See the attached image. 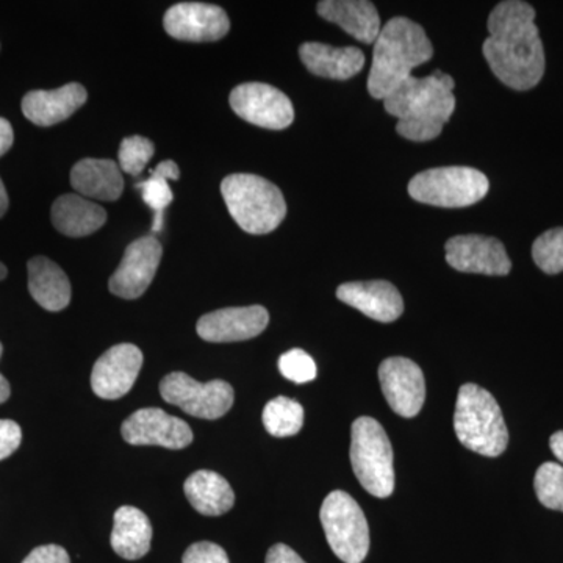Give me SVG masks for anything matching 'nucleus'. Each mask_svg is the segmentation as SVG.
<instances>
[{
	"instance_id": "obj_2",
	"label": "nucleus",
	"mask_w": 563,
	"mask_h": 563,
	"mask_svg": "<svg viewBox=\"0 0 563 563\" xmlns=\"http://www.w3.org/2000/svg\"><path fill=\"white\" fill-rule=\"evenodd\" d=\"M454 79L442 70L413 77L384 99L385 111L398 118L396 132L402 139L422 143L437 139L455 110Z\"/></svg>"
},
{
	"instance_id": "obj_34",
	"label": "nucleus",
	"mask_w": 563,
	"mask_h": 563,
	"mask_svg": "<svg viewBox=\"0 0 563 563\" xmlns=\"http://www.w3.org/2000/svg\"><path fill=\"white\" fill-rule=\"evenodd\" d=\"M21 426L11 420H0V461L10 457L21 446Z\"/></svg>"
},
{
	"instance_id": "obj_12",
	"label": "nucleus",
	"mask_w": 563,
	"mask_h": 563,
	"mask_svg": "<svg viewBox=\"0 0 563 563\" xmlns=\"http://www.w3.org/2000/svg\"><path fill=\"white\" fill-rule=\"evenodd\" d=\"M122 439L133 446H162L166 450H184L192 442L190 426L180 418L172 417L157 407L132 413L121 426Z\"/></svg>"
},
{
	"instance_id": "obj_15",
	"label": "nucleus",
	"mask_w": 563,
	"mask_h": 563,
	"mask_svg": "<svg viewBox=\"0 0 563 563\" xmlns=\"http://www.w3.org/2000/svg\"><path fill=\"white\" fill-rule=\"evenodd\" d=\"M379 379L393 412L402 418H413L421 412L426 383L417 363L406 357L387 358L380 363Z\"/></svg>"
},
{
	"instance_id": "obj_7",
	"label": "nucleus",
	"mask_w": 563,
	"mask_h": 563,
	"mask_svg": "<svg viewBox=\"0 0 563 563\" xmlns=\"http://www.w3.org/2000/svg\"><path fill=\"white\" fill-rule=\"evenodd\" d=\"M490 190L484 173L468 166H446L417 174L409 184V195L418 202L443 209H461L483 201Z\"/></svg>"
},
{
	"instance_id": "obj_41",
	"label": "nucleus",
	"mask_w": 563,
	"mask_h": 563,
	"mask_svg": "<svg viewBox=\"0 0 563 563\" xmlns=\"http://www.w3.org/2000/svg\"><path fill=\"white\" fill-rule=\"evenodd\" d=\"M7 274H9V269H7V266L3 265L2 262H0V280L5 279Z\"/></svg>"
},
{
	"instance_id": "obj_22",
	"label": "nucleus",
	"mask_w": 563,
	"mask_h": 563,
	"mask_svg": "<svg viewBox=\"0 0 563 563\" xmlns=\"http://www.w3.org/2000/svg\"><path fill=\"white\" fill-rule=\"evenodd\" d=\"M299 57L314 76L333 80L351 79L365 65V55L357 47H332L322 43H303Z\"/></svg>"
},
{
	"instance_id": "obj_11",
	"label": "nucleus",
	"mask_w": 563,
	"mask_h": 563,
	"mask_svg": "<svg viewBox=\"0 0 563 563\" xmlns=\"http://www.w3.org/2000/svg\"><path fill=\"white\" fill-rule=\"evenodd\" d=\"M162 255V244L155 236H143L129 244L121 265L110 277V291L122 299L141 298L157 274Z\"/></svg>"
},
{
	"instance_id": "obj_31",
	"label": "nucleus",
	"mask_w": 563,
	"mask_h": 563,
	"mask_svg": "<svg viewBox=\"0 0 563 563\" xmlns=\"http://www.w3.org/2000/svg\"><path fill=\"white\" fill-rule=\"evenodd\" d=\"M154 151V143L144 136L135 135L122 140L120 154H118L121 172L133 177L140 176L151 162Z\"/></svg>"
},
{
	"instance_id": "obj_40",
	"label": "nucleus",
	"mask_w": 563,
	"mask_h": 563,
	"mask_svg": "<svg viewBox=\"0 0 563 563\" xmlns=\"http://www.w3.org/2000/svg\"><path fill=\"white\" fill-rule=\"evenodd\" d=\"M9 203L10 199L9 195H7L5 185H3L2 179H0V218L9 210Z\"/></svg>"
},
{
	"instance_id": "obj_33",
	"label": "nucleus",
	"mask_w": 563,
	"mask_h": 563,
	"mask_svg": "<svg viewBox=\"0 0 563 563\" xmlns=\"http://www.w3.org/2000/svg\"><path fill=\"white\" fill-rule=\"evenodd\" d=\"M181 563H231L220 544L198 542L191 544L181 558Z\"/></svg>"
},
{
	"instance_id": "obj_26",
	"label": "nucleus",
	"mask_w": 563,
	"mask_h": 563,
	"mask_svg": "<svg viewBox=\"0 0 563 563\" xmlns=\"http://www.w3.org/2000/svg\"><path fill=\"white\" fill-rule=\"evenodd\" d=\"M185 495L196 512L206 517L228 514L235 504V493L221 474L199 470L184 484Z\"/></svg>"
},
{
	"instance_id": "obj_36",
	"label": "nucleus",
	"mask_w": 563,
	"mask_h": 563,
	"mask_svg": "<svg viewBox=\"0 0 563 563\" xmlns=\"http://www.w3.org/2000/svg\"><path fill=\"white\" fill-rule=\"evenodd\" d=\"M266 563H306L301 555L291 550L287 544L277 543L269 548L266 554Z\"/></svg>"
},
{
	"instance_id": "obj_3",
	"label": "nucleus",
	"mask_w": 563,
	"mask_h": 563,
	"mask_svg": "<svg viewBox=\"0 0 563 563\" xmlns=\"http://www.w3.org/2000/svg\"><path fill=\"white\" fill-rule=\"evenodd\" d=\"M432 55L431 40L420 24L407 18H393L374 41L369 95L384 101L412 76L413 68L431 60Z\"/></svg>"
},
{
	"instance_id": "obj_10",
	"label": "nucleus",
	"mask_w": 563,
	"mask_h": 563,
	"mask_svg": "<svg viewBox=\"0 0 563 563\" xmlns=\"http://www.w3.org/2000/svg\"><path fill=\"white\" fill-rule=\"evenodd\" d=\"M229 101L242 120L269 131L287 129L295 120L290 99L272 85L257 81L239 85L233 88Z\"/></svg>"
},
{
	"instance_id": "obj_27",
	"label": "nucleus",
	"mask_w": 563,
	"mask_h": 563,
	"mask_svg": "<svg viewBox=\"0 0 563 563\" xmlns=\"http://www.w3.org/2000/svg\"><path fill=\"white\" fill-rule=\"evenodd\" d=\"M179 177L180 169L177 163L165 161L158 163L155 169H152L150 179L140 181L136 185L141 196H143L144 203L154 210L152 232H162L166 207H169V203L174 201L173 190L169 187L168 180H177Z\"/></svg>"
},
{
	"instance_id": "obj_19",
	"label": "nucleus",
	"mask_w": 563,
	"mask_h": 563,
	"mask_svg": "<svg viewBox=\"0 0 563 563\" xmlns=\"http://www.w3.org/2000/svg\"><path fill=\"white\" fill-rule=\"evenodd\" d=\"M88 101V92L80 84H68L57 90L27 92L22 99V113L40 128H51L73 117Z\"/></svg>"
},
{
	"instance_id": "obj_37",
	"label": "nucleus",
	"mask_w": 563,
	"mask_h": 563,
	"mask_svg": "<svg viewBox=\"0 0 563 563\" xmlns=\"http://www.w3.org/2000/svg\"><path fill=\"white\" fill-rule=\"evenodd\" d=\"M14 133L13 128L5 118H0V157L7 154L13 146Z\"/></svg>"
},
{
	"instance_id": "obj_24",
	"label": "nucleus",
	"mask_w": 563,
	"mask_h": 563,
	"mask_svg": "<svg viewBox=\"0 0 563 563\" xmlns=\"http://www.w3.org/2000/svg\"><path fill=\"white\" fill-rule=\"evenodd\" d=\"M52 224L73 239L91 235L106 224L107 211L80 195H63L52 206Z\"/></svg>"
},
{
	"instance_id": "obj_25",
	"label": "nucleus",
	"mask_w": 563,
	"mask_h": 563,
	"mask_svg": "<svg viewBox=\"0 0 563 563\" xmlns=\"http://www.w3.org/2000/svg\"><path fill=\"white\" fill-rule=\"evenodd\" d=\"M152 526L140 509L122 506L114 512L110 543L114 553L125 561H139L151 551Z\"/></svg>"
},
{
	"instance_id": "obj_18",
	"label": "nucleus",
	"mask_w": 563,
	"mask_h": 563,
	"mask_svg": "<svg viewBox=\"0 0 563 563\" xmlns=\"http://www.w3.org/2000/svg\"><path fill=\"white\" fill-rule=\"evenodd\" d=\"M340 301L379 322H393L404 313L401 292L387 280L350 282L336 290Z\"/></svg>"
},
{
	"instance_id": "obj_29",
	"label": "nucleus",
	"mask_w": 563,
	"mask_h": 563,
	"mask_svg": "<svg viewBox=\"0 0 563 563\" xmlns=\"http://www.w3.org/2000/svg\"><path fill=\"white\" fill-rule=\"evenodd\" d=\"M533 487L547 509L563 512V466L554 462L543 463L537 470Z\"/></svg>"
},
{
	"instance_id": "obj_23",
	"label": "nucleus",
	"mask_w": 563,
	"mask_h": 563,
	"mask_svg": "<svg viewBox=\"0 0 563 563\" xmlns=\"http://www.w3.org/2000/svg\"><path fill=\"white\" fill-rule=\"evenodd\" d=\"M29 291L47 312H62L69 306L70 282L57 263L46 257H33L27 263Z\"/></svg>"
},
{
	"instance_id": "obj_5",
	"label": "nucleus",
	"mask_w": 563,
	"mask_h": 563,
	"mask_svg": "<svg viewBox=\"0 0 563 563\" xmlns=\"http://www.w3.org/2000/svg\"><path fill=\"white\" fill-rule=\"evenodd\" d=\"M233 221L252 235L276 231L287 214L284 195L272 181L254 174H232L221 184Z\"/></svg>"
},
{
	"instance_id": "obj_1",
	"label": "nucleus",
	"mask_w": 563,
	"mask_h": 563,
	"mask_svg": "<svg viewBox=\"0 0 563 563\" xmlns=\"http://www.w3.org/2000/svg\"><path fill=\"white\" fill-rule=\"evenodd\" d=\"M484 57L506 87L532 90L544 74V51L536 25V10L520 0H507L493 9L487 22Z\"/></svg>"
},
{
	"instance_id": "obj_8",
	"label": "nucleus",
	"mask_w": 563,
	"mask_h": 563,
	"mask_svg": "<svg viewBox=\"0 0 563 563\" xmlns=\"http://www.w3.org/2000/svg\"><path fill=\"white\" fill-rule=\"evenodd\" d=\"M321 525L333 554L344 563H362L369 551V528L365 514L346 492L325 496Z\"/></svg>"
},
{
	"instance_id": "obj_17",
	"label": "nucleus",
	"mask_w": 563,
	"mask_h": 563,
	"mask_svg": "<svg viewBox=\"0 0 563 563\" xmlns=\"http://www.w3.org/2000/svg\"><path fill=\"white\" fill-rule=\"evenodd\" d=\"M269 313L265 307H229L199 318L196 331L210 343H233L255 339L265 331Z\"/></svg>"
},
{
	"instance_id": "obj_38",
	"label": "nucleus",
	"mask_w": 563,
	"mask_h": 563,
	"mask_svg": "<svg viewBox=\"0 0 563 563\" xmlns=\"http://www.w3.org/2000/svg\"><path fill=\"white\" fill-rule=\"evenodd\" d=\"M550 446L555 457L563 463V431L553 433L550 440Z\"/></svg>"
},
{
	"instance_id": "obj_21",
	"label": "nucleus",
	"mask_w": 563,
	"mask_h": 563,
	"mask_svg": "<svg viewBox=\"0 0 563 563\" xmlns=\"http://www.w3.org/2000/svg\"><path fill=\"white\" fill-rule=\"evenodd\" d=\"M70 185L84 198L117 201L124 191L120 165L106 158H85L74 165Z\"/></svg>"
},
{
	"instance_id": "obj_30",
	"label": "nucleus",
	"mask_w": 563,
	"mask_h": 563,
	"mask_svg": "<svg viewBox=\"0 0 563 563\" xmlns=\"http://www.w3.org/2000/svg\"><path fill=\"white\" fill-rule=\"evenodd\" d=\"M532 258L547 274L563 272V228L551 229L533 242Z\"/></svg>"
},
{
	"instance_id": "obj_20",
	"label": "nucleus",
	"mask_w": 563,
	"mask_h": 563,
	"mask_svg": "<svg viewBox=\"0 0 563 563\" xmlns=\"http://www.w3.org/2000/svg\"><path fill=\"white\" fill-rule=\"evenodd\" d=\"M317 11L363 44H374L383 31L379 13L368 0H322Z\"/></svg>"
},
{
	"instance_id": "obj_28",
	"label": "nucleus",
	"mask_w": 563,
	"mask_h": 563,
	"mask_svg": "<svg viewBox=\"0 0 563 563\" xmlns=\"http://www.w3.org/2000/svg\"><path fill=\"white\" fill-rule=\"evenodd\" d=\"M303 424V409L295 399L279 398L266 404L263 409V426L273 437H292L301 431Z\"/></svg>"
},
{
	"instance_id": "obj_6",
	"label": "nucleus",
	"mask_w": 563,
	"mask_h": 563,
	"mask_svg": "<svg viewBox=\"0 0 563 563\" xmlns=\"http://www.w3.org/2000/svg\"><path fill=\"white\" fill-rule=\"evenodd\" d=\"M351 463L355 477L369 495L388 498L395 490L393 450L379 421L361 417L352 424Z\"/></svg>"
},
{
	"instance_id": "obj_39",
	"label": "nucleus",
	"mask_w": 563,
	"mask_h": 563,
	"mask_svg": "<svg viewBox=\"0 0 563 563\" xmlns=\"http://www.w3.org/2000/svg\"><path fill=\"white\" fill-rule=\"evenodd\" d=\"M3 346L2 343H0V357H2ZM11 395V388L9 380L5 379V377L0 374V404H3L5 401H9Z\"/></svg>"
},
{
	"instance_id": "obj_13",
	"label": "nucleus",
	"mask_w": 563,
	"mask_h": 563,
	"mask_svg": "<svg viewBox=\"0 0 563 563\" xmlns=\"http://www.w3.org/2000/svg\"><path fill=\"white\" fill-rule=\"evenodd\" d=\"M163 25L173 38L191 41V43H209V41L224 38L231 29V21L221 7L184 2L166 11Z\"/></svg>"
},
{
	"instance_id": "obj_16",
	"label": "nucleus",
	"mask_w": 563,
	"mask_h": 563,
	"mask_svg": "<svg viewBox=\"0 0 563 563\" xmlns=\"http://www.w3.org/2000/svg\"><path fill=\"white\" fill-rule=\"evenodd\" d=\"M143 366V352L121 343L103 352L91 373V388L99 398L120 399L132 390Z\"/></svg>"
},
{
	"instance_id": "obj_35",
	"label": "nucleus",
	"mask_w": 563,
	"mask_h": 563,
	"mask_svg": "<svg viewBox=\"0 0 563 563\" xmlns=\"http://www.w3.org/2000/svg\"><path fill=\"white\" fill-rule=\"evenodd\" d=\"M22 563H70L68 551L58 544L35 548Z\"/></svg>"
},
{
	"instance_id": "obj_9",
	"label": "nucleus",
	"mask_w": 563,
	"mask_h": 563,
	"mask_svg": "<svg viewBox=\"0 0 563 563\" xmlns=\"http://www.w3.org/2000/svg\"><path fill=\"white\" fill-rule=\"evenodd\" d=\"M166 402L180 407L185 413L202 420H218L232 409L235 393L224 380L198 383L185 373H172L161 383Z\"/></svg>"
},
{
	"instance_id": "obj_4",
	"label": "nucleus",
	"mask_w": 563,
	"mask_h": 563,
	"mask_svg": "<svg viewBox=\"0 0 563 563\" xmlns=\"http://www.w3.org/2000/svg\"><path fill=\"white\" fill-rule=\"evenodd\" d=\"M454 429L466 450L485 457H498L509 444V431L498 402L476 384L462 385L459 390Z\"/></svg>"
},
{
	"instance_id": "obj_14",
	"label": "nucleus",
	"mask_w": 563,
	"mask_h": 563,
	"mask_svg": "<svg viewBox=\"0 0 563 563\" xmlns=\"http://www.w3.org/2000/svg\"><path fill=\"white\" fill-rule=\"evenodd\" d=\"M446 262L455 272L507 276L512 262L499 240L484 235H459L448 240Z\"/></svg>"
},
{
	"instance_id": "obj_32",
	"label": "nucleus",
	"mask_w": 563,
	"mask_h": 563,
	"mask_svg": "<svg viewBox=\"0 0 563 563\" xmlns=\"http://www.w3.org/2000/svg\"><path fill=\"white\" fill-rule=\"evenodd\" d=\"M279 372L295 384L312 383L317 377V363L302 350L285 352L279 358Z\"/></svg>"
}]
</instances>
